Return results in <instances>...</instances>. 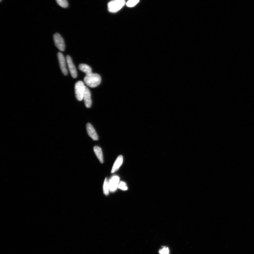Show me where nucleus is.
Returning <instances> with one entry per match:
<instances>
[{
	"label": "nucleus",
	"instance_id": "f257e3e1",
	"mask_svg": "<svg viewBox=\"0 0 254 254\" xmlns=\"http://www.w3.org/2000/svg\"><path fill=\"white\" fill-rule=\"evenodd\" d=\"M85 84L91 88L96 87L100 84L101 78L99 74L92 73L85 77L84 79Z\"/></svg>",
	"mask_w": 254,
	"mask_h": 254
},
{
	"label": "nucleus",
	"instance_id": "f03ea898",
	"mask_svg": "<svg viewBox=\"0 0 254 254\" xmlns=\"http://www.w3.org/2000/svg\"><path fill=\"white\" fill-rule=\"evenodd\" d=\"M85 86L84 83L82 81H78L75 85V94L76 98L79 101L83 100L85 92Z\"/></svg>",
	"mask_w": 254,
	"mask_h": 254
},
{
	"label": "nucleus",
	"instance_id": "7ed1b4c3",
	"mask_svg": "<svg viewBox=\"0 0 254 254\" xmlns=\"http://www.w3.org/2000/svg\"><path fill=\"white\" fill-rule=\"evenodd\" d=\"M125 4L124 0H114L108 3V10L111 12H116L121 10Z\"/></svg>",
	"mask_w": 254,
	"mask_h": 254
},
{
	"label": "nucleus",
	"instance_id": "20e7f679",
	"mask_svg": "<svg viewBox=\"0 0 254 254\" xmlns=\"http://www.w3.org/2000/svg\"><path fill=\"white\" fill-rule=\"evenodd\" d=\"M54 40L56 46L61 51H64L65 49L64 40L60 34L56 33L54 34Z\"/></svg>",
	"mask_w": 254,
	"mask_h": 254
},
{
	"label": "nucleus",
	"instance_id": "39448f33",
	"mask_svg": "<svg viewBox=\"0 0 254 254\" xmlns=\"http://www.w3.org/2000/svg\"><path fill=\"white\" fill-rule=\"evenodd\" d=\"M58 58L62 72L63 75L66 76L68 74V71L67 69L66 62L65 57L61 52L58 53Z\"/></svg>",
	"mask_w": 254,
	"mask_h": 254
},
{
	"label": "nucleus",
	"instance_id": "423d86ee",
	"mask_svg": "<svg viewBox=\"0 0 254 254\" xmlns=\"http://www.w3.org/2000/svg\"><path fill=\"white\" fill-rule=\"evenodd\" d=\"M120 178L118 176H113L109 181L110 191L111 192H115L118 188Z\"/></svg>",
	"mask_w": 254,
	"mask_h": 254
},
{
	"label": "nucleus",
	"instance_id": "0eeeda50",
	"mask_svg": "<svg viewBox=\"0 0 254 254\" xmlns=\"http://www.w3.org/2000/svg\"><path fill=\"white\" fill-rule=\"evenodd\" d=\"M66 60L68 69H69L71 76L73 78H76L77 77V70L71 57L67 55L66 57Z\"/></svg>",
	"mask_w": 254,
	"mask_h": 254
},
{
	"label": "nucleus",
	"instance_id": "6e6552de",
	"mask_svg": "<svg viewBox=\"0 0 254 254\" xmlns=\"http://www.w3.org/2000/svg\"><path fill=\"white\" fill-rule=\"evenodd\" d=\"M83 100H84L85 106L88 108H90L92 104V99H91V93L89 89L86 86H85V88Z\"/></svg>",
	"mask_w": 254,
	"mask_h": 254
},
{
	"label": "nucleus",
	"instance_id": "1a4fd4ad",
	"mask_svg": "<svg viewBox=\"0 0 254 254\" xmlns=\"http://www.w3.org/2000/svg\"><path fill=\"white\" fill-rule=\"evenodd\" d=\"M86 128L88 135L94 140H98V135H97L95 128H94L92 124L89 123H87L86 125Z\"/></svg>",
	"mask_w": 254,
	"mask_h": 254
},
{
	"label": "nucleus",
	"instance_id": "9d476101",
	"mask_svg": "<svg viewBox=\"0 0 254 254\" xmlns=\"http://www.w3.org/2000/svg\"><path fill=\"white\" fill-rule=\"evenodd\" d=\"M123 156L121 155L118 157L115 162L114 163L112 170H111V173H115L119 169L123 162Z\"/></svg>",
	"mask_w": 254,
	"mask_h": 254
},
{
	"label": "nucleus",
	"instance_id": "9b49d317",
	"mask_svg": "<svg viewBox=\"0 0 254 254\" xmlns=\"http://www.w3.org/2000/svg\"><path fill=\"white\" fill-rule=\"evenodd\" d=\"M79 69L84 73L86 76L92 73V68L89 66L87 64H81L79 65Z\"/></svg>",
	"mask_w": 254,
	"mask_h": 254
},
{
	"label": "nucleus",
	"instance_id": "f8f14e48",
	"mask_svg": "<svg viewBox=\"0 0 254 254\" xmlns=\"http://www.w3.org/2000/svg\"><path fill=\"white\" fill-rule=\"evenodd\" d=\"M94 150L100 162L102 164L104 162L103 156L102 149L100 147L95 146L94 147Z\"/></svg>",
	"mask_w": 254,
	"mask_h": 254
},
{
	"label": "nucleus",
	"instance_id": "ddd939ff",
	"mask_svg": "<svg viewBox=\"0 0 254 254\" xmlns=\"http://www.w3.org/2000/svg\"><path fill=\"white\" fill-rule=\"evenodd\" d=\"M109 191H110L109 181H108L107 178H106L105 180L103 185L104 193L105 195L108 196L109 195Z\"/></svg>",
	"mask_w": 254,
	"mask_h": 254
},
{
	"label": "nucleus",
	"instance_id": "4468645a",
	"mask_svg": "<svg viewBox=\"0 0 254 254\" xmlns=\"http://www.w3.org/2000/svg\"><path fill=\"white\" fill-rule=\"evenodd\" d=\"M57 4L63 8H67L68 7V3L67 0H56Z\"/></svg>",
	"mask_w": 254,
	"mask_h": 254
},
{
	"label": "nucleus",
	"instance_id": "2eb2a0df",
	"mask_svg": "<svg viewBox=\"0 0 254 254\" xmlns=\"http://www.w3.org/2000/svg\"><path fill=\"white\" fill-rule=\"evenodd\" d=\"M139 2V0H129L127 3V5L129 7L135 6Z\"/></svg>",
	"mask_w": 254,
	"mask_h": 254
},
{
	"label": "nucleus",
	"instance_id": "dca6fc26",
	"mask_svg": "<svg viewBox=\"0 0 254 254\" xmlns=\"http://www.w3.org/2000/svg\"><path fill=\"white\" fill-rule=\"evenodd\" d=\"M118 188L123 191H126L128 189V187L126 183L123 181H121L120 182L118 186Z\"/></svg>",
	"mask_w": 254,
	"mask_h": 254
},
{
	"label": "nucleus",
	"instance_id": "f3484780",
	"mask_svg": "<svg viewBox=\"0 0 254 254\" xmlns=\"http://www.w3.org/2000/svg\"><path fill=\"white\" fill-rule=\"evenodd\" d=\"M159 253L160 254H169L170 253L169 249L167 247H164L159 251Z\"/></svg>",
	"mask_w": 254,
	"mask_h": 254
},
{
	"label": "nucleus",
	"instance_id": "a211bd4d",
	"mask_svg": "<svg viewBox=\"0 0 254 254\" xmlns=\"http://www.w3.org/2000/svg\"><path fill=\"white\" fill-rule=\"evenodd\" d=\"M0 1H2V0H0Z\"/></svg>",
	"mask_w": 254,
	"mask_h": 254
}]
</instances>
